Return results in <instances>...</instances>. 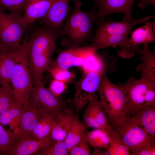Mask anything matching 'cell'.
<instances>
[{
    "label": "cell",
    "mask_w": 155,
    "mask_h": 155,
    "mask_svg": "<svg viewBox=\"0 0 155 155\" xmlns=\"http://www.w3.org/2000/svg\"><path fill=\"white\" fill-rule=\"evenodd\" d=\"M105 74L96 72H83L80 78L74 82L75 93L72 105L77 112H80L88 103L97 92Z\"/></svg>",
    "instance_id": "8"
},
{
    "label": "cell",
    "mask_w": 155,
    "mask_h": 155,
    "mask_svg": "<svg viewBox=\"0 0 155 155\" xmlns=\"http://www.w3.org/2000/svg\"><path fill=\"white\" fill-rule=\"evenodd\" d=\"M111 140L106 150L108 155H131L130 151L114 129L110 134Z\"/></svg>",
    "instance_id": "28"
},
{
    "label": "cell",
    "mask_w": 155,
    "mask_h": 155,
    "mask_svg": "<svg viewBox=\"0 0 155 155\" xmlns=\"http://www.w3.org/2000/svg\"><path fill=\"white\" fill-rule=\"evenodd\" d=\"M97 92L108 123L114 129L127 117V99L125 92L118 84L112 83L106 74L104 76Z\"/></svg>",
    "instance_id": "3"
},
{
    "label": "cell",
    "mask_w": 155,
    "mask_h": 155,
    "mask_svg": "<svg viewBox=\"0 0 155 155\" xmlns=\"http://www.w3.org/2000/svg\"><path fill=\"white\" fill-rule=\"evenodd\" d=\"M89 145L84 137L69 151V155H90L91 150Z\"/></svg>",
    "instance_id": "34"
},
{
    "label": "cell",
    "mask_w": 155,
    "mask_h": 155,
    "mask_svg": "<svg viewBox=\"0 0 155 155\" xmlns=\"http://www.w3.org/2000/svg\"><path fill=\"white\" fill-rule=\"evenodd\" d=\"M15 100L11 86H1L0 87V115Z\"/></svg>",
    "instance_id": "32"
},
{
    "label": "cell",
    "mask_w": 155,
    "mask_h": 155,
    "mask_svg": "<svg viewBox=\"0 0 155 155\" xmlns=\"http://www.w3.org/2000/svg\"><path fill=\"white\" fill-rule=\"evenodd\" d=\"M15 62V53L0 48V84L10 86Z\"/></svg>",
    "instance_id": "22"
},
{
    "label": "cell",
    "mask_w": 155,
    "mask_h": 155,
    "mask_svg": "<svg viewBox=\"0 0 155 155\" xmlns=\"http://www.w3.org/2000/svg\"><path fill=\"white\" fill-rule=\"evenodd\" d=\"M84 137L85 140L94 149L100 148L106 150L111 140L110 132L102 129L86 131Z\"/></svg>",
    "instance_id": "24"
},
{
    "label": "cell",
    "mask_w": 155,
    "mask_h": 155,
    "mask_svg": "<svg viewBox=\"0 0 155 155\" xmlns=\"http://www.w3.org/2000/svg\"><path fill=\"white\" fill-rule=\"evenodd\" d=\"M155 143L148 145L139 152L136 155H155Z\"/></svg>",
    "instance_id": "36"
},
{
    "label": "cell",
    "mask_w": 155,
    "mask_h": 155,
    "mask_svg": "<svg viewBox=\"0 0 155 155\" xmlns=\"http://www.w3.org/2000/svg\"><path fill=\"white\" fill-rule=\"evenodd\" d=\"M75 8L68 17L59 32V35L65 37L71 46H80L86 41L93 40L92 30L94 23L98 24V18L94 5L90 10L84 12L81 5H75Z\"/></svg>",
    "instance_id": "2"
},
{
    "label": "cell",
    "mask_w": 155,
    "mask_h": 155,
    "mask_svg": "<svg viewBox=\"0 0 155 155\" xmlns=\"http://www.w3.org/2000/svg\"><path fill=\"white\" fill-rule=\"evenodd\" d=\"M129 117L152 137L155 138V106L142 108Z\"/></svg>",
    "instance_id": "20"
},
{
    "label": "cell",
    "mask_w": 155,
    "mask_h": 155,
    "mask_svg": "<svg viewBox=\"0 0 155 155\" xmlns=\"http://www.w3.org/2000/svg\"><path fill=\"white\" fill-rule=\"evenodd\" d=\"M53 0H28L20 21L26 28L38 19H41L48 12Z\"/></svg>",
    "instance_id": "16"
},
{
    "label": "cell",
    "mask_w": 155,
    "mask_h": 155,
    "mask_svg": "<svg viewBox=\"0 0 155 155\" xmlns=\"http://www.w3.org/2000/svg\"><path fill=\"white\" fill-rule=\"evenodd\" d=\"M18 137L9 129L5 130L0 123V155H9Z\"/></svg>",
    "instance_id": "29"
},
{
    "label": "cell",
    "mask_w": 155,
    "mask_h": 155,
    "mask_svg": "<svg viewBox=\"0 0 155 155\" xmlns=\"http://www.w3.org/2000/svg\"><path fill=\"white\" fill-rule=\"evenodd\" d=\"M74 115L73 109L69 108L60 113L51 133L50 137L53 141H64Z\"/></svg>",
    "instance_id": "19"
},
{
    "label": "cell",
    "mask_w": 155,
    "mask_h": 155,
    "mask_svg": "<svg viewBox=\"0 0 155 155\" xmlns=\"http://www.w3.org/2000/svg\"><path fill=\"white\" fill-rule=\"evenodd\" d=\"M47 71L51 74L54 79L66 84L72 81L75 76V74L68 69L56 66H49Z\"/></svg>",
    "instance_id": "33"
},
{
    "label": "cell",
    "mask_w": 155,
    "mask_h": 155,
    "mask_svg": "<svg viewBox=\"0 0 155 155\" xmlns=\"http://www.w3.org/2000/svg\"><path fill=\"white\" fill-rule=\"evenodd\" d=\"M25 100H15L0 115V123L3 125H8L9 129L18 137L21 112Z\"/></svg>",
    "instance_id": "18"
},
{
    "label": "cell",
    "mask_w": 155,
    "mask_h": 155,
    "mask_svg": "<svg viewBox=\"0 0 155 155\" xmlns=\"http://www.w3.org/2000/svg\"><path fill=\"white\" fill-rule=\"evenodd\" d=\"M124 90L127 99V116L144 107L155 106V81L141 76L129 78L123 84H118Z\"/></svg>",
    "instance_id": "4"
},
{
    "label": "cell",
    "mask_w": 155,
    "mask_h": 155,
    "mask_svg": "<svg viewBox=\"0 0 155 155\" xmlns=\"http://www.w3.org/2000/svg\"><path fill=\"white\" fill-rule=\"evenodd\" d=\"M98 48L90 46H71L61 51L55 61L51 62L50 66L68 69L73 67H81L88 56L97 51Z\"/></svg>",
    "instance_id": "11"
},
{
    "label": "cell",
    "mask_w": 155,
    "mask_h": 155,
    "mask_svg": "<svg viewBox=\"0 0 155 155\" xmlns=\"http://www.w3.org/2000/svg\"><path fill=\"white\" fill-rule=\"evenodd\" d=\"M129 39L131 44L134 47L155 41V33L153 30L152 23L150 22H146L144 26L132 32Z\"/></svg>",
    "instance_id": "26"
},
{
    "label": "cell",
    "mask_w": 155,
    "mask_h": 155,
    "mask_svg": "<svg viewBox=\"0 0 155 155\" xmlns=\"http://www.w3.org/2000/svg\"><path fill=\"white\" fill-rule=\"evenodd\" d=\"M114 130L129 148L132 155H136L148 144L155 142L154 138L143 129L129 117Z\"/></svg>",
    "instance_id": "7"
},
{
    "label": "cell",
    "mask_w": 155,
    "mask_h": 155,
    "mask_svg": "<svg viewBox=\"0 0 155 155\" xmlns=\"http://www.w3.org/2000/svg\"><path fill=\"white\" fill-rule=\"evenodd\" d=\"M40 111L57 114L66 110V103L54 95L41 80L33 85L28 98Z\"/></svg>",
    "instance_id": "9"
},
{
    "label": "cell",
    "mask_w": 155,
    "mask_h": 155,
    "mask_svg": "<svg viewBox=\"0 0 155 155\" xmlns=\"http://www.w3.org/2000/svg\"><path fill=\"white\" fill-rule=\"evenodd\" d=\"M28 0H0V9L21 16Z\"/></svg>",
    "instance_id": "30"
},
{
    "label": "cell",
    "mask_w": 155,
    "mask_h": 155,
    "mask_svg": "<svg viewBox=\"0 0 155 155\" xmlns=\"http://www.w3.org/2000/svg\"><path fill=\"white\" fill-rule=\"evenodd\" d=\"M86 127L74 115L71 127L64 140L69 151L84 138Z\"/></svg>",
    "instance_id": "25"
},
{
    "label": "cell",
    "mask_w": 155,
    "mask_h": 155,
    "mask_svg": "<svg viewBox=\"0 0 155 155\" xmlns=\"http://www.w3.org/2000/svg\"><path fill=\"white\" fill-rule=\"evenodd\" d=\"M142 49H138L137 54L141 62L135 68V70L141 72V76L155 78V55L150 49L148 44H143Z\"/></svg>",
    "instance_id": "21"
},
{
    "label": "cell",
    "mask_w": 155,
    "mask_h": 155,
    "mask_svg": "<svg viewBox=\"0 0 155 155\" xmlns=\"http://www.w3.org/2000/svg\"><path fill=\"white\" fill-rule=\"evenodd\" d=\"M94 5L98 9L97 15L98 24L103 22L104 17L114 13H122L123 19L133 20L131 14V9L136 0H92ZM138 6L142 9L146 8L149 4L155 5V0H139Z\"/></svg>",
    "instance_id": "10"
},
{
    "label": "cell",
    "mask_w": 155,
    "mask_h": 155,
    "mask_svg": "<svg viewBox=\"0 0 155 155\" xmlns=\"http://www.w3.org/2000/svg\"><path fill=\"white\" fill-rule=\"evenodd\" d=\"M67 88L66 83L54 79L50 83L48 89L54 95L59 97Z\"/></svg>",
    "instance_id": "35"
},
{
    "label": "cell",
    "mask_w": 155,
    "mask_h": 155,
    "mask_svg": "<svg viewBox=\"0 0 155 155\" xmlns=\"http://www.w3.org/2000/svg\"><path fill=\"white\" fill-rule=\"evenodd\" d=\"M128 35H117L106 36L92 40L91 46L100 49L118 46L120 48L117 54L120 57L129 59L137 54L138 48L131 44Z\"/></svg>",
    "instance_id": "13"
},
{
    "label": "cell",
    "mask_w": 155,
    "mask_h": 155,
    "mask_svg": "<svg viewBox=\"0 0 155 155\" xmlns=\"http://www.w3.org/2000/svg\"><path fill=\"white\" fill-rule=\"evenodd\" d=\"M41 111L42 117L30 136L38 139L50 137L51 132L61 113L55 114Z\"/></svg>",
    "instance_id": "23"
},
{
    "label": "cell",
    "mask_w": 155,
    "mask_h": 155,
    "mask_svg": "<svg viewBox=\"0 0 155 155\" xmlns=\"http://www.w3.org/2000/svg\"><path fill=\"white\" fill-rule=\"evenodd\" d=\"M36 155H68V150L64 141L53 142L48 146L42 149Z\"/></svg>",
    "instance_id": "31"
},
{
    "label": "cell",
    "mask_w": 155,
    "mask_h": 155,
    "mask_svg": "<svg viewBox=\"0 0 155 155\" xmlns=\"http://www.w3.org/2000/svg\"><path fill=\"white\" fill-rule=\"evenodd\" d=\"M151 16H148L140 19L130 20L123 19L119 22H103L99 25L92 40H95L113 35H128L135 25L149 20Z\"/></svg>",
    "instance_id": "12"
},
{
    "label": "cell",
    "mask_w": 155,
    "mask_h": 155,
    "mask_svg": "<svg viewBox=\"0 0 155 155\" xmlns=\"http://www.w3.org/2000/svg\"><path fill=\"white\" fill-rule=\"evenodd\" d=\"M27 40L26 38L15 52L11 86L16 100L28 99L33 86L27 57Z\"/></svg>",
    "instance_id": "5"
},
{
    "label": "cell",
    "mask_w": 155,
    "mask_h": 155,
    "mask_svg": "<svg viewBox=\"0 0 155 155\" xmlns=\"http://www.w3.org/2000/svg\"><path fill=\"white\" fill-rule=\"evenodd\" d=\"M71 0H53L48 12L41 19L45 26L59 33L70 12Z\"/></svg>",
    "instance_id": "14"
},
{
    "label": "cell",
    "mask_w": 155,
    "mask_h": 155,
    "mask_svg": "<svg viewBox=\"0 0 155 155\" xmlns=\"http://www.w3.org/2000/svg\"><path fill=\"white\" fill-rule=\"evenodd\" d=\"M59 33L45 26L35 29L27 42V54L33 85L42 80L51 62Z\"/></svg>",
    "instance_id": "1"
},
{
    "label": "cell",
    "mask_w": 155,
    "mask_h": 155,
    "mask_svg": "<svg viewBox=\"0 0 155 155\" xmlns=\"http://www.w3.org/2000/svg\"><path fill=\"white\" fill-rule=\"evenodd\" d=\"M155 20L153 21L152 23V29L153 31L155 33Z\"/></svg>",
    "instance_id": "38"
},
{
    "label": "cell",
    "mask_w": 155,
    "mask_h": 155,
    "mask_svg": "<svg viewBox=\"0 0 155 155\" xmlns=\"http://www.w3.org/2000/svg\"><path fill=\"white\" fill-rule=\"evenodd\" d=\"M92 155H108L106 150L100 148L94 149Z\"/></svg>",
    "instance_id": "37"
},
{
    "label": "cell",
    "mask_w": 155,
    "mask_h": 155,
    "mask_svg": "<svg viewBox=\"0 0 155 155\" xmlns=\"http://www.w3.org/2000/svg\"><path fill=\"white\" fill-rule=\"evenodd\" d=\"M95 120L101 128L110 132L114 129L109 124L105 113L101 105L98 96L96 94L88 104Z\"/></svg>",
    "instance_id": "27"
},
{
    "label": "cell",
    "mask_w": 155,
    "mask_h": 155,
    "mask_svg": "<svg viewBox=\"0 0 155 155\" xmlns=\"http://www.w3.org/2000/svg\"><path fill=\"white\" fill-rule=\"evenodd\" d=\"M21 16L0 9V48L14 53L20 47L26 28L20 21Z\"/></svg>",
    "instance_id": "6"
},
{
    "label": "cell",
    "mask_w": 155,
    "mask_h": 155,
    "mask_svg": "<svg viewBox=\"0 0 155 155\" xmlns=\"http://www.w3.org/2000/svg\"><path fill=\"white\" fill-rule=\"evenodd\" d=\"M42 116L41 111L28 99H26L21 112L18 139L30 136Z\"/></svg>",
    "instance_id": "15"
},
{
    "label": "cell",
    "mask_w": 155,
    "mask_h": 155,
    "mask_svg": "<svg viewBox=\"0 0 155 155\" xmlns=\"http://www.w3.org/2000/svg\"><path fill=\"white\" fill-rule=\"evenodd\" d=\"M53 142L51 137L38 139L30 136L18 139L11 149L9 155L36 154Z\"/></svg>",
    "instance_id": "17"
}]
</instances>
